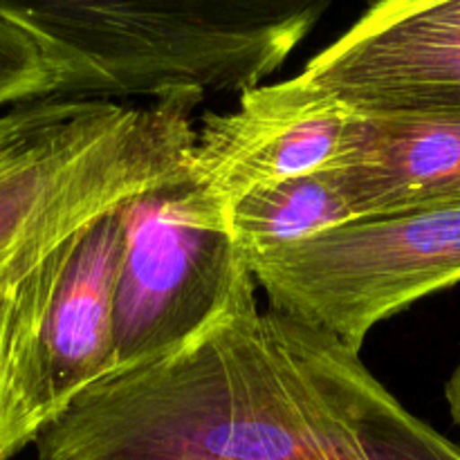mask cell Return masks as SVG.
I'll return each mask as SVG.
<instances>
[{"instance_id":"3","label":"cell","mask_w":460,"mask_h":460,"mask_svg":"<svg viewBox=\"0 0 460 460\" xmlns=\"http://www.w3.org/2000/svg\"><path fill=\"white\" fill-rule=\"evenodd\" d=\"M200 102L40 99L0 112V286L94 218L178 175L196 142Z\"/></svg>"},{"instance_id":"8","label":"cell","mask_w":460,"mask_h":460,"mask_svg":"<svg viewBox=\"0 0 460 460\" xmlns=\"http://www.w3.org/2000/svg\"><path fill=\"white\" fill-rule=\"evenodd\" d=\"M350 130L353 112L292 106L261 85L241 94L236 111L202 119L184 178L207 209L232 220L234 205L254 189L331 171Z\"/></svg>"},{"instance_id":"7","label":"cell","mask_w":460,"mask_h":460,"mask_svg":"<svg viewBox=\"0 0 460 460\" xmlns=\"http://www.w3.org/2000/svg\"><path fill=\"white\" fill-rule=\"evenodd\" d=\"M268 90L292 106L346 112L460 103V0L371 4L299 75Z\"/></svg>"},{"instance_id":"5","label":"cell","mask_w":460,"mask_h":460,"mask_svg":"<svg viewBox=\"0 0 460 460\" xmlns=\"http://www.w3.org/2000/svg\"><path fill=\"white\" fill-rule=\"evenodd\" d=\"M124 211L112 373L160 359L191 341L223 314L252 274L232 223L198 200L184 169L130 200Z\"/></svg>"},{"instance_id":"4","label":"cell","mask_w":460,"mask_h":460,"mask_svg":"<svg viewBox=\"0 0 460 460\" xmlns=\"http://www.w3.org/2000/svg\"><path fill=\"white\" fill-rule=\"evenodd\" d=\"M245 256L274 310L362 350L377 323L460 283V205L350 220Z\"/></svg>"},{"instance_id":"2","label":"cell","mask_w":460,"mask_h":460,"mask_svg":"<svg viewBox=\"0 0 460 460\" xmlns=\"http://www.w3.org/2000/svg\"><path fill=\"white\" fill-rule=\"evenodd\" d=\"M43 43L54 97L245 94L263 85L328 9L326 0H54L9 3Z\"/></svg>"},{"instance_id":"6","label":"cell","mask_w":460,"mask_h":460,"mask_svg":"<svg viewBox=\"0 0 460 460\" xmlns=\"http://www.w3.org/2000/svg\"><path fill=\"white\" fill-rule=\"evenodd\" d=\"M128 205V202H126ZM94 218L36 299L9 364L0 456L12 460L85 389L115 371V304L126 252L124 207Z\"/></svg>"},{"instance_id":"12","label":"cell","mask_w":460,"mask_h":460,"mask_svg":"<svg viewBox=\"0 0 460 460\" xmlns=\"http://www.w3.org/2000/svg\"><path fill=\"white\" fill-rule=\"evenodd\" d=\"M36 268L16 274V277H12L9 281H4L0 286V422H3L13 344H16V337L21 332L22 314H25L27 286H30V277ZM0 460H3V456H0Z\"/></svg>"},{"instance_id":"1","label":"cell","mask_w":460,"mask_h":460,"mask_svg":"<svg viewBox=\"0 0 460 460\" xmlns=\"http://www.w3.org/2000/svg\"><path fill=\"white\" fill-rule=\"evenodd\" d=\"M39 460H460L359 350L281 310L247 277L202 332L72 400Z\"/></svg>"},{"instance_id":"9","label":"cell","mask_w":460,"mask_h":460,"mask_svg":"<svg viewBox=\"0 0 460 460\" xmlns=\"http://www.w3.org/2000/svg\"><path fill=\"white\" fill-rule=\"evenodd\" d=\"M331 171L355 220L460 205V103L353 112Z\"/></svg>"},{"instance_id":"13","label":"cell","mask_w":460,"mask_h":460,"mask_svg":"<svg viewBox=\"0 0 460 460\" xmlns=\"http://www.w3.org/2000/svg\"><path fill=\"white\" fill-rule=\"evenodd\" d=\"M445 400H447L452 420L456 422V427L460 429V364L447 380V385H445Z\"/></svg>"},{"instance_id":"11","label":"cell","mask_w":460,"mask_h":460,"mask_svg":"<svg viewBox=\"0 0 460 460\" xmlns=\"http://www.w3.org/2000/svg\"><path fill=\"white\" fill-rule=\"evenodd\" d=\"M54 97V70L39 36L0 3V112Z\"/></svg>"},{"instance_id":"10","label":"cell","mask_w":460,"mask_h":460,"mask_svg":"<svg viewBox=\"0 0 460 460\" xmlns=\"http://www.w3.org/2000/svg\"><path fill=\"white\" fill-rule=\"evenodd\" d=\"M353 211L332 171L259 187L232 209V232L243 252L295 245L350 223Z\"/></svg>"}]
</instances>
